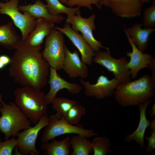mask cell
<instances>
[{
    "label": "cell",
    "mask_w": 155,
    "mask_h": 155,
    "mask_svg": "<svg viewBox=\"0 0 155 155\" xmlns=\"http://www.w3.org/2000/svg\"><path fill=\"white\" fill-rule=\"evenodd\" d=\"M41 49V46H32L21 40L11 57L8 69L16 83L38 90L47 85L50 67Z\"/></svg>",
    "instance_id": "obj_1"
},
{
    "label": "cell",
    "mask_w": 155,
    "mask_h": 155,
    "mask_svg": "<svg viewBox=\"0 0 155 155\" xmlns=\"http://www.w3.org/2000/svg\"><path fill=\"white\" fill-rule=\"evenodd\" d=\"M155 79L148 74L125 83H120L114 96L117 102L125 107L138 106L154 96Z\"/></svg>",
    "instance_id": "obj_2"
},
{
    "label": "cell",
    "mask_w": 155,
    "mask_h": 155,
    "mask_svg": "<svg viewBox=\"0 0 155 155\" xmlns=\"http://www.w3.org/2000/svg\"><path fill=\"white\" fill-rule=\"evenodd\" d=\"M14 94L15 103L31 123L36 124L42 116L47 115L48 104L43 92L25 86L16 89Z\"/></svg>",
    "instance_id": "obj_3"
},
{
    "label": "cell",
    "mask_w": 155,
    "mask_h": 155,
    "mask_svg": "<svg viewBox=\"0 0 155 155\" xmlns=\"http://www.w3.org/2000/svg\"><path fill=\"white\" fill-rule=\"evenodd\" d=\"M0 113V131L4 134L5 140L31 126L30 121L13 102L6 103L3 100Z\"/></svg>",
    "instance_id": "obj_4"
},
{
    "label": "cell",
    "mask_w": 155,
    "mask_h": 155,
    "mask_svg": "<svg viewBox=\"0 0 155 155\" xmlns=\"http://www.w3.org/2000/svg\"><path fill=\"white\" fill-rule=\"evenodd\" d=\"M72 133L82 135L88 138L97 135L93 129H84L81 125H71L64 117L59 119L55 115H52L49 117V124L45 127L42 135L41 142L42 143L48 142L58 136Z\"/></svg>",
    "instance_id": "obj_5"
},
{
    "label": "cell",
    "mask_w": 155,
    "mask_h": 155,
    "mask_svg": "<svg viewBox=\"0 0 155 155\" xmlns=\"http://www.w3.org/2000/svg\"><path fill=\"white\" fill-rule=\"evenodd\" d=\"M63 34L54 28L46 37L44 49L42 53L44 59L50 67L57 71L62 69L65 56Z\"/></svg>",
    "instance_id": "obj_6"
},
{
    "label": "cell",
    "mask_w": 155,
    "mask_h": 155,
    "mask_svg": "<svg viewBox=\"0 0 155 155\" xmlns=\"http://www.w3.org/2000/svg\"><path fill=\"white\" fill-rule=\"evenodd\" d=\"M105 49L95 52L93 62L112 73L114 78L121 83L131 81L130 70L127 67L129 61L128 59L124 57L114 58L111 55V50L108 48Z\"/></svg>",
    "instance_id": "obj_7"
},
{
    "label": "cell",
    "mask_w": 155,
    "mask_h": 155,
    "mask_svg": "<svg viewBox=\"0 0 155 155\" xmlns=\"http://www.w3.org/2000/svg\"><path fill=\"white\" fill-rule=\"evenodd\" d=\"M19 0L0 1V14L11 18L15 25L20 30L22 40L25 41L36 26L37 20L26 12L21 13L18 9Z\"/></svg>",
    "instance_id": "obj_8"
},
{
    "label": "cell",
    "mask_w": 155,
    "mask_h": 155,
    "mask_svg": "<svg viewBox=\"0 0 155 155\" xmlns=\"http://www.w3.org/2000/svg\"><path fill=\"white\" fill-rule=\"evenodd\" d=\"M96 16L95 13L87 18L82 17L81 13L67 15L66 20V22L71 25V28L73 30L82 33L83 38L95 52L100 50V49L107 48L104 46L93 34V31L96 29L95 23Z\"/></svg>",
    "instance_id": "obj_9"
},
{
    "label": "cell",
    "mask_w": 155,
    "mask_h": 155,
    "mask_svg": "<svg viewBox=\"0 0 155 155\" xmlns=\"http://www.w3.org/2000/svg\"><path fill=\"white\" fill-rule=\"evenodd\" d=\"M49 117L47 115L42 116L33 127L18 133L17 147L20 155H38L40 153L36 147V143L40 130L49 124Z\"/></svg>",
    "instance_id": "obj_10"
},
{
    "label": "cell",
    "mask_w": 155,
    "mask_h": 155,
    "mask_svg": "<svg viewBox=\"0 0 155 155\" xmlns=\"http://www.w3.org/2000/svg\"><path fill=\"white\" fill-rule=\"evenodd\" d=\"M85 94L89 97H93L98 100L104 99L113 95L115 90L120 82L115 78L109 79L104 75H100L96 82L91 84L80 78Z\"/></svg>",
    "instance_id": "obj_11"
},
{
    "label": "cell",
    "mask_w": 155,
    "mask_h": 155,
    "mask_svg": "<svg viewBox=\"0 0 155 155\" xmlns=\"http://www.w3.org/2000/svg\"><path fill=\"white\" fill-rule=\"evenodd\" d=\"M57 71L56 69L50 67L48 82L50 89L45 96L48 104L51 103L55 99L57 92L61 90L65 89L68 93L75 95L79 93L82 89V86L79 84L71 83L61 78Z\"/></svg>",
    "instance_id": "obj_12"
},
{
    "label": "cell",
    "mask_w": 155,
    "mask_h": 155,
    "mask_svg": "<svg viewBox=\"0 0 155 155\" xmlns=\"http://www.w3.org/2000/svg\"><path fill=\"white\" fill-rule=\"evenodd\" d=\"M55 28L69 38L80 53L81 60L84 63L89 65L92 64L95 52L82 35L73 30L69 24L67 22L62 27H55Z\"/></svg>",
    "instance_id": "obj_13"
},
{
    "label": "cell",
    "mask_w": 155,
    "mask_h": 155,
    "mask_svg": "<svg viewBox=\"0 0 155 155\" xmlns=\"http://www.w3.org/2000/svg\"><path fill=\"white\" fill-rule=\"evenodd\" d=\"M132 48L131 52H127V56L130 58L127 67L129 70L131 79H135L139 71L145 68H148L155 60L152 56L140 51L134 44L127 33L124 31Z\"/></svg>",
    "instance_id": "obj_14"
},
{
    "label": "cell",
    "mask_w": 155,
    "mask_h": 155,
    "mask_svg": "<svg viewBox=\"0 0 155 155\" xmlns=\"http://www.w3.org/2000/svg\"><path fill=\"white\" fill-rule=\"evenodd\" d=\"M143 4L140 0H108L104 6L117 17L131 18L141 15Z\"/></svg>",
    "instance_id": "obj_15"
},
{
    "label": "cell",
    "mask_w": 155,
    "mask_h": 155,
    "mask_svg": "<svg viewBox=\"0 0 155 155\" xmlns=\"http://www.w3.org/2000/svg\"><path fill=\"white\" fill-rule=\"evenodd\" d=\"M65 50L62 69L71 78L78 77L83 79L87 78L88 75V67L80 59L78 52L76 50L71 52L66 45Z\"/></svg>",
    "instance_id": "obj_16"
},
{
    "label": "cell",
    "mask_w": 155,
    "mask_h": 155,
    "mask_svg": "<svg viewBox=\"0 0 155 155\" xmlns=\"http://www.w3.org/2000/svg\"><path fill=\"white\" fill-rule=\"evenodd\" d=\"M18 9L21 12L28 13L36 20L42 18L54 24L60 23L65 19L64 17L60 15H54L50 13L46 4L41 0H36L33 4L19 5Z\"/></svg>",
    "instance_id": "obj_17"
},
{
    "label": "cell",
    "mask_w": 155,
    "mask_h": 155,
    "mask_svg": "<svg viewBox=\"0 0 155 155\" xmlns=\"http://www.w3.org/2000/svg\"><path fill=\"white\" fill-rule=\"evenodd\" d=\"M142 24L138 23L126 28L124 26V31L126 32L137 48L144 52L148 49L150 35L155 31V28H142Z\"/></svg>",
    "instance_id": "obj_18"
},
{
    "label": "cell",
    "mask_w": 155,
    "mask_h": 155,
    "mask_svg": "<svg viewBox=\"0 0 155 155\" xmlns=\"http://www.w3.org/2000/svg\"><path fill=\"white\" fill-rule=\"evenodd\" d=\"M55 27L53 23L42 18L38 19L35 27L25 41L30 46L40 47L44 38L50 34Z\"/></svg>",
    "instance_id": "obj_19"
},
{
    "label": "cell",
    "mask_w": 155,
    "mask_h": 155,
    "mask_svg": "<svg viewBox=\"0 0 155 155\" xmlns=\"http://www.w3.org/2000/svg\"><path fill=\"white\" fill-rule=\"evenodd\" d=\"M151 101L141 104L138 106L140 113V121L136 130L131 134L126 135L125 142L129 143L134 140L142 148H144V139L147 128L150 126V120L146 118V112L147 107Z\"/></svg>",
    "instance_id": "obj_20"
},
{
    "label": "cell",
    "mask_w": 155,
    "mask_h": 155,
    "mask_svg": "<svg viewBox=\"0 0 155 155\" xmlns=\"http://www.w3.org/2000/svg\"><path fill=\"white\" fill-rule=\"evenodd\" d=\"M22 40L12 21L0 25V45L9 50L16 49Z\"/></svg>",
    "instance_id": "obj_21"
},
{
    "label": "cell",
    "mask_w": 155,
    "mask_h": 155,
    "mask_svg": "<svg viewBox=\"0 0 155 155\" xmlns=\"http://www.w3.org/2000/svg\"><path fill=\"white\" fill-rule=\"evenodd\" d=\"M70 137L67 136L61 141H57L54 139L50 142L42 143L41 149L45 152L44 155H69L70 153L69 143Z\"/></svg>",
    "instance_id": "obj_22"
},
{
    "label": "cell",
    "mask_w": 155,
    "mask_h": 155,
    "mask_svg": "<svg viewBox=\"0 0 155 155\" xmlns=\"http://www.w3.org/2000/svg\"><path fill=\"white\" fill-rule=\"evenodd\" d=\"M88 138L80 134L70 138L69 143L73 150L71 155H89L93 152L91 142Z\"/></svg>",
    "instance_id": "obj_23"
},
{
    "label": "cell",
    "mask_w": 155,
    "mask_h": 155,
    "mask_svg": "<svg viewBox=\"0 0 155 155\" xmlns=\"http://www.w3.org/2000/svg\"><path fill=\"white\" fill-rule=\"evenodd\" d=\"M49 12L54 15H58L61 13L67 15H74L81 13L80 7H70L62 3L59 0H45Z\"/></svg>",
    "instance_id": "obj_24"
},
{
    "label": "cell",
    "mask_w": 155,
    "mask_h": 155,
    "mask_svg": "<svg viewBox=\"0 0 155 155\" xmlns=\"http://www.w3.org/2000/svg\"><path fill=\"white\" fill-rule=\"evenodd\" d=\"M77 102L65 97H57L51 103L53 108L55 111L56 117L59 119L64 117L70 108Z\"/></svg>",
    "instance_id": "obj_25"
},
{
    "label": "cell",
    "mask_w": 155,
    "mask_h": 155,
    "mask_svg": "<svg viewBox=\"0 0 155 155\" xmlns=\"http://www.w3.org/2000/svg\"><path fill=\"white\" fill-rule=\"evenodd\" d=\"M91 142L94 155H106L111 152L110 141L106 137L96 136Z\"/></svg>",
    "instance_id": "obj_26"
},
{
    "label": "cell",
    "mask_w": 155,
    "mask_h": 155,
    "mask_svg": "<svg viewBox=\"0 0 155 155\" xmlns=\"http://www.w3.org/2000/svg\"><path fill=\"white\" fill-rule=\"evenodd\" d=\"M86 113V109L84 107L77 103L70 108L64 118L69 123L76 125Z\"/></svg>",
    "instance_id": "obj_27"
},
{
    "label": "cell",
    "mask_w": 155,
    "mask_h": 155,
    "mask_svg": "<svg viewBox=\"0 0 155 155\" xmlns=\"http://www.w3.org/2000/svg\"><path fill=\"white\" fill-rule=\"evenodd\" d=\"M143 26L144 27L154 28L155 26V3L146 8L143 12Z\"/></svg>",
    "instance_id": "obj_28"
},
{
    "label": "cell",
    "mask_w": 155,
    "mask_h": 155,
    "mask_svg": "<svg viewBox=\"0 0 155 155\" xmlns=\"http://www.w3.org/2000/svg\"><path fill=\"white\" fill-rule=\"evenodd\" d=\"M65 4L70 7L76 5L80 7H85L90 10L93 9L92 5H95L99 9L102 8L98 0H68Z\"/></svg>",
    "instance_id": "obj_29"
},
{
    "label": "cell",
    "mask_w": 155,
    "mask_h": 155,
    "mask_svg": "<svg viewBox=\"0 0 155 155\" xmlns=\"http://www.w3.org/2000/svg\"><path fill=\"white\" fill-rule=\"evenodd\" d=\"M13 136L10 139L4 142L0 140V155H11L13 149L17 145V139Z\"/></svg>",
    "instance_id": "obj_30"
},
{
    "label": "cell",
    "mask_w": 155,
    "mask_h": 155,
    "mask_svg": "<svg viewBox=\"0 0 155 155\" xmlns=\"http://www.w3.org/2000/svg\"><path fill=\"white\" fill-rule=\"evenodd\" d=\"M151 131V135L149 137H146L145 138L148 141V144L145 147L146 152L148 153H152L155 149V117L151 121L150 126Z\"/></svg>",
    "instance_id": "obj_31"
},
{
    "label": "cell",
    "mask_w": 155,
    "mask_h": 155,
    "mask_svg": "<svg viewBox=\"0 0 155 155\" xmlns=\"http://www.w3.org/2000/svg\"><path fill=\"white\" fill-rule=\"evenodd\" d=\"M0 60L5 65L9 64L11 60V57L6 55L0 56Z\"/></svg>",
    "instance_id": "obj_32"
},
{
    "label": "cell",
    "mask_w": 155,
    "mask_h": 155,
    "mask_svg": "<svg viewBox=\"0 0 155 155\" xmlns=\"http://www.w3.org/2000/svg\"><path fill=\"white\" fill-rule=\"evenodd\" d=\"M100 5L102 6L106 3L108 0H98Z\"/></svg>",
    "instance_id": "obj_33"
},
{
    "label": "cell",
    "mask_w": 155,
    "mask_h": 155,
    "mask_svg": "<svg viewBox=\"0 0 155 155\" xmlns=\"http://www.w3.org/2000/svg\"><path fill=\"white\" fill-rule=\"evenodd\" d=\"M152 110V113L151 114V117H152L154 116L155 115V104L153 106Z\"/></svg>",
    "instance_id": "obj_34"
},
{
    "label": "cell",
    "mask_w": 155,
    "mask_h": 155,
    "mask_svg": "<svg viewBox=\"0 0 155 155\" xmlns=\"http://www.w3.org/2000/svg\"><path fill=\"white\" fill-rule=\"evenodd\" d=\"M140 1L142 2L143 3H147L150 2V1L152 0L153 1H155V0H140Z\"/></svg>",
    "instance_id": "obj_35"
},
{
    "label": "cell",
    "mask_w": 155,
    "mask_h": 155,
    "mask_svg": "<svg viewBox=\"0 0 155 155\" xmlns=\"http://www.w3.org/2000/svg\"><path fill=\"white\" fill-rule=\"evenodd\" d=\"M5 65L0 60V69H1L3 68Z\"/></svg>",
    "instance_id": "obj_36"
},
{
    "label": "cell",
    "mask_w": 155,
    "mask_h": 155,
    "mask_svg": "<svg viewBox=\"0 0 155 155\" xmlns=\"http://www.w3.org/2000/svg\"><path fill=\"white\" fill-rule=\"evenodd\" d=\"M68 0H59L63 4H65Z\"/></svg>",
    "instance_id": "obj_37"
},
{
    "label": "cell",
    "mask_w": 155,
    "mask_h": 155,
    "mask_svg": "<svg viewBox=\"0 0 155 155\" xmlns=\"http://www.w3.org/2000/svg\"><path fill=\"white\" fill-rule=\"evenodd\" d=\"M2 100V96L0 94V107L1 106V102L3 101Z\"/></svg>",
    "instance_id": "obj_38"
},
{
    "label": "cell",
    "mask_w": 155,
    "mask_h": 155,
    "mask_svg": "<svg viewBox=\"0 0 155 155\" xmlns=\"http://www.w3.org/2000/svg\"><path fill=\"white\" fill-rule=\"evenodd\" d=\"M3 0V1H4L6 2V1H8V0Z\"/></svg>",
    "instance_id": "obj_39"
},
{
    "label": "cell",
    "mask_w": 155,
    "mask_h": 155,
    "mask_svg": "<svg viewBox=\"0 0 155 155\" xmlns=\"http://www.w3.org/2000/svg\"><path fill=\"white\" fill-rule=\"evenodd\" d=\"M1 138H0V140H1Z\"/></svg>",
    "instance_id": "obj_40"
},
{
    "label": "cell",
    "mask_w": 155,
    "mask_h": 155,
    "mask_svg": "<svg viewBox=\"0 0 155 155\" xmlns=\"http://www.w3.org/2000/svg\"></svg>",
    "instance_id": "obj_41"
}]
</instances>
